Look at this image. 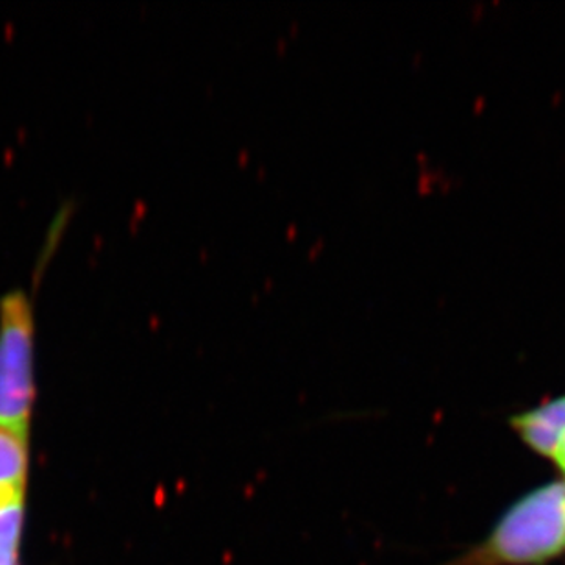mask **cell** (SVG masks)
<instances>
[{"label": "cell", "mask_w": 565, "mask_h": 565, "mask_svg": "<svg viewBox=\"0 0 565 565\" xmlns=\"http://www.w3.org/2000/svg\"><path fill=\"white\" fill-rule=\"evenodd\" d=\"M565 553V481L520 498L470 556L472 565H539Z\"/></svg>", "instance_id": "6da1fadb"}, {"label": "cell", "mask_w": 565, "mask_h": 565, "mask_svg": "<svg viewBox=\"0 0 565 565\" xmlns=\"http://www.w3.org/2000/svg\"><path fill=\"white\" fill-rule=\"evenodd\" d=\"M35 305L26 289L0 297V425L28 430L35 397Z\"/></svg>", "instance_id": "7a4b0ae2"}, {"label": "cell", "mask_w": 565, "mask_h": 565, "mask_svg": "<svg viewBox=\"0 0 565 565\" xmlns=\"http://www.w3.org/2000/svg\"><path fill=\"white\" fill-rule=\"evenodd\" d=\"M511 423L529 448L553 458L558 443L565 436V395L518 414Z\"/></svg>", "instance_id": "3957f363"}, {"label": "cell", "mask_w": 565, "mask_h": 565, "mask_svg": "<svg viewBox=\"0 0 565 565\" xmlns=\"http://www.w3.org/2000/svg\"><path fill=\"white\" fill-rule=\"evenodd\" d=\"M26 430L0 425V497L24 494Z\"/></svg>", "instance_id": "277c9868"}, {"label": "cell", "mask_w": 565, "mask_h": 565, "mask_svg": "<svg viewBox=\"0 0 565 565\" xmlns=\"http://www.w3.org/2000/svg\"><path fill=\"white\" fill-rule=\"evenodd\" d=\"M21 525L22 500L0 503V565H17Z\"/></svg>", "instance_id": "5b68a950"}, {"label": "cell", "mask_w": 565, "mask_h": 565, "mask_svg": "<svg viewBox=\"0 0 565 565\" xmlns=\"http://www.w3.org/2000/svg\"><path fill=\"white\" fill-rule=\"evenodd\" d=\"M553 459H555L556 463H558V467L564 470L565 475V436L562 438V441L558 443V447H556L555 456H553Z\"/></svg>", "instance_id": "8992f818"}]
</instances>
